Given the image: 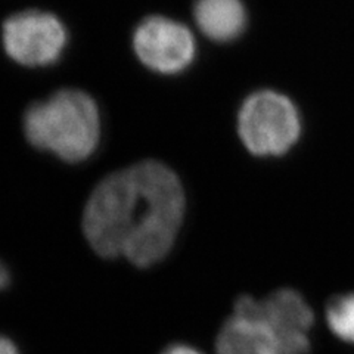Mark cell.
Masks as SVG:
<instances>
[{
  "label": "cell",
  "mask_w": 354,
  "mask_h": 354,
  "mask_svg": "<svg viewBox=\"0 0 354 354\" xmlns=\"http://www.w3.org/2000/svg\"><path fill=\"white\" fill-rule=\"evenodd\" d=\"M216 347L217 354H283L268 325L257 317L235 312L220 329Z\"/></svg>",
  "instance_id": "obj_7"
},
{
  "label": "cell",
  "mask_w": 354,
  "mask_h": 354,
  "mask_svg": "<svg viewBox=\"0 0 354 354\" xmlns=\"http://www.w3.org/2000/svg\"><path fill=\"white\" fill-rule=\"evenodd\" d=\"M238 131L251 153L282 155L300 136V115L286 96L272 91L257 92L247 97L239 111Z\"/></svg>",
  "instance_id": "obj_3"
},
{
  "label": "cell",
  "mask_w": 354,
  "mask_h": 354,
  "mask_svg": "<svg viewBox=\"0 0 354 354\" xmlns=\"http://www.w3.org/2000/svg\"><path fill=\"white\" fill-rule=\"evenodd\" d=\"M24 131L32 147L66 162H80L97 147L101 120L91 96L75 88H62L26 111Z\"/></svg>",
  "instance_id": "obj_2"
},
{
  "label": "cell",
  "mask_w": 354,
  "mask_h": 354,
  "mask_svg": "<svg viewBox=\"0 0 354 354\" xmlns=\"http://www.w3.org/2000/svg\"><path fill=\"white\" fill-rule=\"evenodd\" d=\"M235 313L257 317L278 338L283 354H307L308 330L313 312L304 298L292 290H281L256 300L251 295L238 298Z\"/></svg>",
  "instance_id": "obj_5"
},
{
  "label": "cell",
  "mask_w": 354,
  "mask_h": 354,
  "mask_svg": "<svg viewBox=\"0 0 354 354\" xmlns=\"http://www.w3.org/2000/svg\"><path fill=\"white\" fill-rule=\"evenodd\" d=\"M0 354H19V351L12 341L0 335Z\"/></svg>",
  "instance_id": "obj_10"
},
{
  "label": "cell",
  "mask_w": 354,
  "mask_h": 354,
  "mask_svg": "<svg viewBox=\"0 0 354 354\" xmlns=\"http://www.w3.org/2000/svg\"><path fill=\"white\" fill-rule=\"evenodd\" d=\"M133 49L149 70L176 74L186 70L194 61L195 39L180 22L165 17H149L135 30Z\"/></svg>",
  "instance_id": "obj_6"
},
{
  "label": "cell",
  "mask_w": 354,
  "mask_h": 354,
  "mask_svg": "<svg viewBox=\"0 0 354 354\" xmlns=\"http://www.w3.org/2000/svg\"><path fill=\"white\" fill-rule=\"evenodd\" d=\"M2 41L10 59L26 66L57 62L66 46V30L58 17L43 10H22L2 27Z\"/></svg>",
  "instance_id": "obj_4"
},
{
  "label": "cell",
  "mask_w": 354,
  "mask_h": 354,
  "mask_svg": "<svg viewBox=\"0 0 354 354\" xmlns=\"http://www.w3.org/2000/svg\"><path fill=\"white\" fill-rule=\"evenodd\" d=\"M326 320L339 339L354 344V294L332 298L326 307Z\"/></svg>",
  "instance_id": "obj_9"
},
{
  "label": "cell",
  "mask_w": 354,
  "mask_h": 354,
  "mask_svg": "<svg viewBox=\"0 0 354 354\" xmlns=\"http://www.w3.org/2000/svg\"><path fill=\"white\" fill-rule=\"evenodd\" d=\"M194 17L203 35L218 43L235 40L247 26L241 0H196Z\"/></svg>",
  "instance_id": "obj_8"
},
{
  "label": "cell",
  "mask_w": 354,
  "mask_h": 354,
  "mask_svg": "<svg viewBox=\"0 0 354 354\" xmlns=\"http://www.w3.org/2000/svg\"><path fill=\"white\" fill-rule=\"evenodd\" d=\"M183 214L179 177L158 161H142L95 187L84 208L83 230L101 257H124L148 268L173 248Z\"/></svg>",
  "instance_id": "obj_1"
},
{
  "label": "cell",
  "mask_w": 354,
  "mask_h": 354,
  "mask_svg": "<svg viewBox=\"0 0 354 354\" xmlns=\"http://www.w3.org/2000/svg\"><path fill=\"white\" fill-rule=\"evenodd\" d=\"M162 354H203V353H199L198 350H195L189 346L179 344V346H173V347L167 348Z\"/></svg>",
  "instance_id": "obj_11"
},
{
  "label": "cell",
  "mask_w": 354,
  "mask_h": 354,
  "mask_svg": "<svg viewBox=\"0 0 354 354\" xmlns=\"http://www.w3.org/2000/svg\"><path fill=\"white\" fill-rule=\"evenodd\" d=\"M10 282V276H9V270L6 266L3 264V261H0V291H3L5 288L9 285Z\"/></svg>",
  "instance_id": "obj_12"
}]
</instances>
